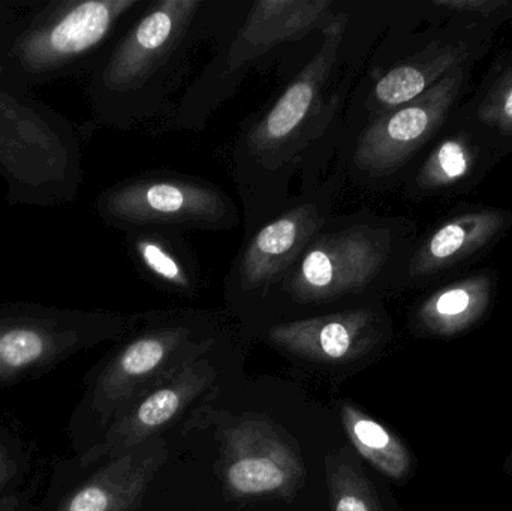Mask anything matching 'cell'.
<instances>
[{
    "label": "cell",
    "mask_w": 512,
    "mask_h": 511,
    "mask_svg": "<svg viewBox=\"0 0 512 511\" xmlns=\"http://www.w3.org/2000/svg\"><path fill=\"white\" fill-rule=\"evenodd\" d=\"M363 39L352 41L351 11L339 3L312 59L262 110L240 123L231 174L243 206L245 236L285 209L291 183L316 155L336 158L349 95L363 74Z\"/></svg>",
    "instance_id": "cell-1"
},
{
    "label": "cell",
    "mask_w": 512,
    "mask_h": 511,
    "mask_svg": "<svg viewBox=\"0 0 512 511\" xmlns=\"http://www.w3.org/2000/svg\"><path fill=\"white\" fill-rule=\"evenodd\" d=\"M418 237L417 222L406 216L369 209L333 213L277 288L265 314L267 329L405 291Z\"/></svg>",
    "instance_id": "cell-2"
},
{
    "label": "cell",
    "mask_w": 512,
    "mask_h": 511,
    "mask_svg": "<svg viewBox=\"0 0 512 511\" xmlns=\"http://www.w3.org/2000/svg\"><path fill=\"white\" fill-rule=\"evenodd\" d=\"M222 6L212 0L147 2L89 74L95 119L131 129L161 114L197 48L224 33Z\"/></svg>",
    "instance_id": "cell-3"
},
{
    "label": "cell",
    "mask_w": 512,
    "mask_h": 511,
    "mask_svg": "<svg viewBox=\"0 0 512 511\" xmlns=\"http://www.w3.org/2000/svg\"><path fill=\"white\" fill-rule=\"evenodd\" d=\"M123 338L87 377L69 422L75 455L89 450L135 399L209 354L221 341V317L192 309L149 312Z\"/></svg>",
    "instance_id": "cell-4"
},
{
    "label": "cell",
    "mask_w": 512,
    "mask_h": 511,
    "mask_svg": "<svg viewBox=\"0 0 512 511\" xmlns=\"http://www.w3.org/2000/svg\"><path fill=\"white\" fill-rule=\"evenodd\" d=\"M424 23L418 0L403 2L396 23L387 30L367 72L355 83L339 144L376 117L414 101L448 74L480 63L498 29L486 24L445 21Z\"/></svg>",
    "instance_id": "cell-5"
},
{
    "label": "cell",
    "mask_w": 512,
    "mask_h": 511,
    "mask_svg": "<svg viewBox=\"0 0 512 511\" xmlns=\"http://www.w3.org/2000/svg\"><path fill=\"white\" fill-rule=\"evenodd\" d=\"M147 0L33 2L6 53L2 81L23 96L30 87L90 74Z\"/></svg>",
    "instance_id": "cell-6"
},
{
    "label": "cell",
    "mask_w": 512,
    "mask_h": 511,
    "mask_svg": "<svg viewBox=\"0 0 512 511\" xmlns=\"http://www.w3.org/2000/svg\"><path fill=\"white\" fill-rule=\"evenodd\" d=\"M300 174V192L285 209L243 237L224 281L225 299L234 312L265 318L277 288L334 213L346 183L342 164L316 155Z\"/></svg>",
    "instance_id": "cell-7"
},
{
    "label": "cell",
    "mask_w": 512,
    "mask_h": 511,
    "mask_svg": "<svg viewBox=\"0 0 512 511\" xmlns=\"http://www.w3.org/2000/svg\"><path fill=\"white\" fill-rule=\"evenodd\" d=\"M339 11L337 0H256L219 36L215 56L189 84L171 125L201 131L210 117L236 95L248 72L280 48L321 35Z\"/></svg>",
    "instance_id": "cell-8"
},
{
    "label": "cell",
    "mask_w": 512,
    "mask_h": 511,
    "mask_svg": "<svg viewBox=\"0 0 512 511\" xmlns=\"http://www.w3.org/2000/svg\"><path fill=\"white\" fill-rule=\"evenodd\" d=\"M474 69H456L414 101L376 117L342 141L336 159L346 182L370 192L400 188L418 156L472 92Z\"/></svg>",
    "instance_id": "cell-9"
},
{
    "label": "cell",
    "mask_w": 512,
    "mask_h": 511,
    "mask_svg": "<svg viewBox=\"0 0 512 511\" xmlns=\"http://www.w3.org/2000/svg\"><path fill=\"white\" fill-rule=\"evenodd\" d=\"M140 314L0 305V386L38 380L81 351L128 335Z\"/></svg>",
    "instance_id": "cell-10"
},
{
    "label": "cell",
    "mask_w": 512,
    "mask_h": 511,
    "mask_svg": "<svg viewBox=\"0 0 512 511\" xmlns=\"http://www.w3.org/2000/svg\"><path fill=\"white\" fill-rule=\"evenodd\" d=\"M99 218L114 230L170 228L231 231L242 213L225 189L194 174L146 171L104 189L95 201Z\"/></svg>",
    "instance_id": "cell-11"
},
{
    "label": "cell",
    "mask_w": 512,
    "mask_h": 511,
    "mask_svg": "<svg viewBox=\"0 0 512 511\" xmlns=\"http://www.w3.org/2000/svg\"><path fill=\"white\" fill-rule=\"evenodd\" d=\"M168 455L167 441L156 435L84 470L60 459L44 500L29 511H137Z\"/></svg>",
    "instance_id": "cell-12"
},
{
    "label": "cell",
    "mask_w": 512,
    "mask_h": 511,
    "mask_svg": "<svg viewBox=\"0 0 512 511\" xmlns=\"http://www.w3.org/2000/svg\"><path fill=\"white\" fill-rule=\"evenodd\" d=\"M216 437L224 455L225 485L242 500H288L303 485L306 470L297 450L273 423L256 417L221 422Z\"/></svg>",
    "instance_id": "cell-13"
},
{
    "label": "cell",
    "mask_w": 512,
    "mask_h": 511,
    "mask_svg": "<svg viewBox=\"0 0 512 511\" xmlns=\"http://www.w3.org/2000/svg\"><path fill=\"white\" fill-rule=\"evenodd\" d=\"M512 227L510 209L460 203L418 237L406 273V290H427L457 276L490 254Z\"/></svg>",
    "instance_id": "cell-14"
},
{
    "label": "cell",
    "mask_w": 512,
    "mask_h": 511,
    "mask_svg": "<svg viewBox=\"0 0 512 511\" xmlns=\"http://www.w3.org/2000/svg\"><path fill=\"white\" fill-rule=\"evenodd\" d=\"M507 156L457 108L418 156L400 188L411 201L471 194Z\"/></svg>",
    "instance_id": "cell-15"
},
{
    "label": "cell",
    "mask_w": 512,
    "mask_h": 511,
    "mask_svg": "<svg viewBox=\"0 0 512 511\" xmlns=\"http://www.w3.org/2000/svg\"><path fill=\"white\" fill-rule=\"evenodd\" d=\"M215 380L216 369L209 354L183 366L173 377L135 399L89 450L66 459V462L84 470L135 449L182 416L212 389Z\"/></svg>",
    "instance_id": "cell-16"
},
{
    "label": "cell",
    "mask_w": 512,
    "mask_h": 511,
    "mask_svg": "<svg viewBox=\"0 0 512 511\" xmlns=\"http://www.w3.org/2000/svg\"><path fill=\"white\" fill-rule=\"evenodd\" d=\"M390 330V315L384 302H379L273 324L265 329V339L298 359L349 365L381 347Z\"/></svg>",
    "instance_id": "cell-17"
},
{
    "label": "cell",
    "mask_w": 512,
    "mask_h": 511,
    "mask_svg": "<svg viewBox=\"0 0 512 511\" xmlns=\"http://www.w3.org/2000/svg\"><path fill=\"white\" fill-rule=\"evenodd\" d=\"M125 246L138 275L156 290L182 299L200 296L203 269L182 231L135 228L125 231Z\"/></svg>",
    "instance_id": "cell-18"
},
{
    "label": "cell",
    "mask_w": 512,
    "mask_h": 511,
    "mask_svg": "<svg viewBox=\"0 0 512 511\" xmlns=\"http://www.w3.org/2000/svg\"><path fill=\"white\" fill-rule=\"evenodd\" d=\"M499 272L493 267L469 270L436 285L412 309V324L426 333L459 332L490 311L498 293Z\"/></svg>",
    "instance_id": "cell-19"
},
{
    "label": "cell",
    "mask_w": 512,
    "mask_h": 511,
    "mask_svg": "<svg viewBox=\"0 0 512 511\" xmlns=\"http://www.w3.org/2000/svg\"><path fill=\"white\" fill-rule=\"evenodd\" d=\"M460 113L484 132L507 155L512 152V51L493 59L474 93L459 107Z\"/></svg>",
    "instance_id": "cell-20"
},
{
    "label": "cell",
    "mask_w": 512,
    "mask_h": 511,
    "mask_svg": "<svg viewBox=\"0 0 512 511\" xmlns=\"http://www.w3.org/2000/svg\"><path fill=\"white\" fill-rule=\"evenodd\" d=\"M343 429L358 453L385 476L399 479L409 465L408 453L384 426L351 404L340 410Z\"/></svg>",
    "instance_id": "cell-21"
},
{
    "label": "cell",
    "mask_w": 512,
    "mask_h": 511,
    "mask_svg": "<svg viewBox=\"0 0 512 511\" xmlns=\"http://www.w3.org/2000/svg\"><path fill=\"white\" fill-rule=\"evenodd\" d=\"M325 468L333 511H382L372 485L354 464L331 455Z\"/></svg>",
    "instance_id": "cell-22"
},
{
    "label": "cell",
    "mask_w": 512,
    "mask_h": 511,
    "mask_svg": "<svg viewBox=\"0 0 512 511\" xmlns=\"http://www.w3.org/2000/svg\"><path fill=\"white\" fill-rule=\"evenodd\" d=\"M424 23L445 21L499 27L512 21V0H418Z\"/></svg>",
    "instance_id": "cell-23"
},
{
    "label": "cell",
    "mask_w": 512,
    "mask_h": 511,
    "mask_svg": "<svg viewBox=\"0 0 512 511\" xmlns=\"http://www.w3.org/2000/svg\"><path fill=\"white\" fill-rule=\"evenodd\" d=\"M32 462L23 438L0 422V510L23 506L17 494L32 471Z\"/></svg>",
    "instance_id": "cell-24"
},
{
    "label": "cell",
    "mask_w": 512,
    "mask_h": 511,
    "mask_svg": "<svg viewBox=\"0 0 512 511\" xmlns=\"http://www.w3.org/2000/svg\"><path fill=\"white\" fill-rule=\"evenodd\" d=\"M33 2H15V0H0V120L17 119V113L12 107L18 104V98L23 96L15 95L11 90L6 89L2 81V65L6 53L20 29L24 15L29 11Z\"/></svg>",
    "instance_id": "cell-25"
},
{
    "label": "cell",
    "mask_w": 512,
    "mask_h": 511,
    "mask_svg": "<svg viewBox=\"0 0 512 511\" xmlns=\"http://www.w3.org/2000/svg\"><path fill=\"white\" fill-rule=\"evenodd\" d=\"M0 511H29V509H26L24 506H17V507H9V509H3Z\"/></svg>",
    "instance_id": "cell-26"
}]
</instances>
